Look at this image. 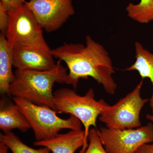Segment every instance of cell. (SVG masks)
<instances>
[{
    "mask_svg": "<svg viewBox=\"0 0 153 153\" xmlns=\"http://www.w3.org/2000/svg\"><path fill=\"white\" fill-rule=\"evenodd\" d=\"M53 57L66 64L68 72L65 83L76 89L79 79L91 77L101 84L107 93L113 95L117 85L112 60L102 44L90 36L85 38V45L65 43L52 49Z\"/></svg>",
    "mask_w": 153,
    "mask_h": 153,
    "instance_id": "1",
    "label": "cell"
},
{
    "mask_svg": "<svg viewBox=\"0 0 153 153\" xmlns=\"http://www.w3.org/2000/svg\"><path fill=\"white\" fill-rule=\"evenodd\" d=\"M67 69L58 60L55 68L48 71L16 69L10 88V96L24 99L38 105L54 109L53 87L65 83Z\"/></svg>",
    "mask_w": 153,
    "mask_h": 153,
    "instance_id": "2",
    "label": "cell"
},
{
    "mask_svg": "<svg viewBox=\"0 0 153 153\" xmlns=\"http://www.w3.org/2000/svg\"><path fill=\"white\" fill-rule=\"evenodd\" d=\"M33 128L36 141L50 139L63 129L80 130V121L74 116L66 119L57 115L58 112L51 108L38 105L24 99L13 97Z\"/></svg>",
    "mask_w": 153,
    "mask_h": 153,
    "instance_id": "3",
    "label": "cell"
},
{
    "mask_svg": "<svg viewBox=\"0 0 153 153\" xmlns=\"http://www.w3.org/2000/svg\"><path fill=\"white\" fill-rule=\"evenodd\" d=\"M54 96L53 109L58 113L69 114L78 119L84 126L85 140L88 143L90 127L96 128L97 117L108 104L103 99L97 100L92 88L83 96L72 89L60 88L54 92Z\"/></svg>",
    "mask_w": 153,
    "mask_h": 153,
    "instance_id": "4",
    "label": "cell"
},
{
    "mask_svg": "<svg viewBox=\"0 0 153 153\" xmlns=\"http://www.w3.org/2000/svg\"><path fill=\"white\" fill-rule=\"evenodd\" d=\"M8 14L9 25L5 36L12 49L23 47L51 52L44 38L43 29L26 3Z\"/></svg>",
    "mask_w": 153,
    "mask_h": 153,
    "instance_id": "5",
    "label": "cell"
},
{
    "mask_svg": "<svg viewBox=\"0 0 153 153\" xmlns=\"http://www.w3.org/2000/svg\"><path fill=\"white\" fill-rule=\"evenodd\" d=\"M143 83L142 79L133 90L115 104L108 105L99 117L100 121L108 128L125 129L141 126L140 114L145 105L150 100L141 97Z\"/></svg>",
    "mask_w": 153,
    "mask_h": 153,
    "instance_id": "6",
    "label": "cell"
},
{
    "mask_svg": "<svg viewBox=\"0 0 153 153\" xmlns=\"http://www.w3.org/2000/svg\"><path fill=\"white\" fill-rule=\"evenodd\" d=\"M97 132L108 153H135L142 145L153 142V124L151 123L136 128L102 127Z\"/></svg>",
    "mask_w": 153,
    "mask_h": 153,
    "instance_id": "7",
    "label": "cell"
},
{
    "mask_svg": "<svg viewBox=\"0 0 153 153\" xmlns=\"http://www.w3.org/2000/svg\"><path fill=\"white\" fill-rule=\"evenodd\" d=\"M26 4L47 33L59 30L75 13L72 0H29Z\"/></svg>",
    "mask_w": 153,
    "mask_h": 153,
    "instance_id": "8",
    "label": "cell"
},
{
    "mask_svg": "<svg viewBox=\"0 0 153 153\" xmlns=\"http://www.w3.org/2000/svg\"><path fill=\"white\" fill-rule=\"evenodd\" d=\"M13 66L20 70L48 71L57 65L52 52L23 47L12 48Z\"/></svg>",
    "mask_w": 153,
    "mask_h": 153,
    "instance_id": "9",
    "label": "cell"
},
{
    "mask_svg": "<svg viewBox=\"0 0 153 153\" xmlns=\"http://www.w3.org/2000/svg\"><path fill=\"white\" fill-rule=\"evenodd\" d=\"M36 146L47 147L52 153H74L82 147L79 153H83L88 143L85 140L84 130H71L66 133L58 134L50 139L36 141Z\"/></svg>",
    "mask_w": 153,
    "mask_h": 153,
    "instance_id": "10",
    "label": "cell"
},
{
    "mask_svg": "<svg viewBox=\"0 0 153 153\" xmlns=\"http://www.w3.org/2000/svg\"><path fill=\"white\" fill-rule=\"evenodd\" d=\"M30 128V123L19 106L14 101L1 98L0 128L3 133H8L15 129L25 132Z\"/></svg>",
    "mask_w": 153,
    "mask_h": 153,
    "instance_id": "11",
    "label": "cell"
},
{
    "mask_svg": "<svg viewBox=\"0 0 153 153\" xmlns=\"http://www.w3.org/2000/svg\"><path fill=\"white\" fill-rule=\"evenodd\" d=\"M12 49L9 46L5 35L0 34V92L10 96V88L15 79Z\"/></svg>",
    "mask_w": 153,
    "mask_h": 153,
    "instance_id": "12",
    "label": "cell"
},
{
    "mask_svg": "<svg viewBox=\"0 0 153 153\" xmlns=\"http://www.w3.org/2000/svg\"><path fill=\"white\" fill-rule=\"evenodd\" d=\"M134 45L135 61L124 70L137 71L142 79L149 78L150 80L152 85L153 90L149 100L150 107L153 114V54L145 49L140 42H136Z\"/></svg>",
    "mask_w": 153,
    "mask_h": 153,
    "instance_id": "13",
    "label": "cell"
},
{
    "mask_svg": "<svg viewBox=\"0 0 153 153\" xmlns=\"http://www.w3.org/2000/svg\"><path fill=\"white\" fill-rule=\"evenodd\" d=\"M128 16L140 24L153 21V0H140L137 4L130 3L126 7Z\"/></svg>",
    "mask_w": 153,
    "mask_h": 153,
    "instance_id": "14",
    "label": "cell"
},
{
    "mask_svg": "<svg viewBox=\"0 0 153 153\" xmlns=\"http://www.w3.org/2000/svg\"><path fill=\"white\" fill-rule=\"evenodd\" d=\"M0 142L6 145L12 153H51L47 147L33 149L23 143L12 131L7 134H0Z\"/></svg>",
    "mask_w": 153,
    "mask_h": 153,
    "instance_id": "15",
    "label": "cell"
},
{
    "mask_svg": "<svg viewBox=\"0 0 153 153\" xmlns=\"http://www.w3.org/2000/svg\"><path fill=\"white\" fill-rule=\"evenodd\" d=\"M88 145L83 153H108L102 143L97 129H90L88 136Z\"/></svg>",
    "mask_w": 153,
    "mask_h": 153,
    "instance_id": "16",
    "label": "cell"
},
{
    "mask_svg": "<svg viewBox=\"0 0 153 153\" xmlns=\"http://www.w3.org/2000/svg\"><path fill=\"white\" fill-rule=\"evenodd\" d=\"M9 17L8 12L0 4V30L1 33L5 35L8 27Z\"/></svg>",
    "mask_w": 153,
    "mask_h": 153,
    "instance_id": "17",
    "label": "cell"
},
{
    "mask_svg": "<svg viewBox=\"0 0 153 153\" xmlns=\"http://www.w3.org/2000/svg\"><path fill=\"white\" fill-rule=\"evenodd\" d=\"M26 2V0H0V4L9 12L23 5Z\"/></svg>",
    "mask_w": 153,
    "mask_h": 153,
    "instance_id": "18",
    "label": "cell"
},
{
    "mask_svg": "<svg viewBox=\"0 0 153 153\" xmlns=\"http://www.w3.org/2000/svg\"><path fill=\"white\" fill-rule=\"evenodd\" d=\"M135 153H153V144H145L140 147Z\"/></svg>",
    "mask_w": 153,
    "mask_h": 153,
    "instance_id": "19",
    "label": "cell"
},
{
    "mask_svg": "<svg viewBox=\"0 0 153 153\" xmlns=\"http://www.w3.org/2000/svg\"><path fill=\"white\" fill-rule=\"evenodd\" d=\"M9 149L2 143H0V153H8Z\"/></svg>",
    "mask_w": 153,
    "mask_h": 153,
    "instance_id": "20",
    "label": "cell"
},
{
    "mask_svg": "<svg viewBox=\"0 0 153 153\" xmlns=\"http://www.w3.org/2000/svg\"><path fill=\"white\" fill-rule=\"evenodd\" d=\"M146 118L148 120L153 123V114H148L146 116Z\"/></svg>",
    "mask_w": 153,
    "mask_h": 153,
    "instance_id": "21",
    "label": "cell"
}]
</instances>
